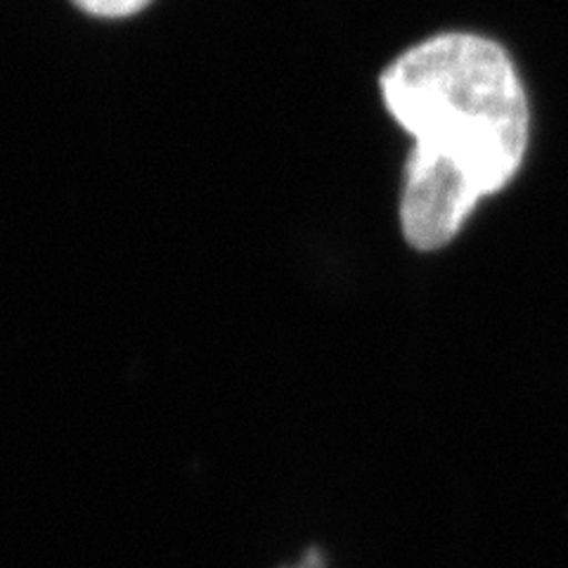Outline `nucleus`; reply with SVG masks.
Listing matches in <instances>:
<instances>
[{"label":"nucleus","mask_w":568,"mask_h":568,"mask_svg":"<svg viewBox=\"0 0 568 568\" xmlns=\"http://www.w3.org/2000/svg\"><path fill=\"white\" fill-rule=\"evenodd\" d=\"M379 88L390 119L415 140L407 162L465 178L481 197L519 173L530 110L500 43L457 31L432 36L400 52Z\"/></svg>","instance_id":"1"},{"label":"nucleus","mask_w":568,"mask_h":568,"mask_svg":"<svg viewBox=\"0 0 568 568\" xmlns=\"http://www.w3.org/2000/svg\"><path fill=\"white\" fill-rule=\"evenodd\" d=\"M85 14L102 17V20H123V17L145 10L152 0H71Z\"/></svg>","instance_id":"2"},{"label":"nucleus","mask_w":568,"mask_h":568,"mask_svg":"<svg viewBox=\"0 0 568 568\" xmlns=\"http://www.w3.org/2000/svg\"><path fill=\"white\" fill-rule=\"evenodd\" d=\"M287 568H325V557L317 547H308L306 555L301 557V561L296 566H287Z\"/></svg>","instance_id":"3"}]
</instances>
